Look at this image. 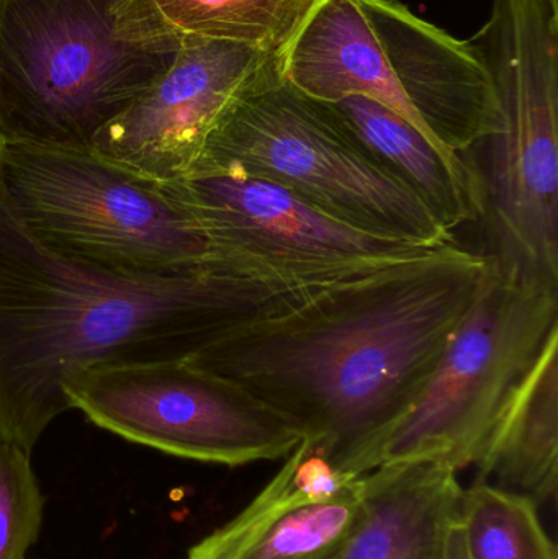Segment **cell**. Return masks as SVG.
I'll list each match as a JSON object with an SVG mask.
<instances>
[{"label":"cell","instance_id":"1","mask_svg":"<svg viewBox=\"0 0 558 559\" xmlns=\"http://www.w3.org/2000/svg\"><path fill=\"white\" fill-rule=\"evenodd\" d=\"M488 271V255L452 242L330 286L186 360L248 391L354 479L425 390Z\"/></svg>","mask_w":558,"mask_h":559},{"label":"cell","instance_id":"8","mask_svg":"<svg viewBox=\"0 0 558 559\" xmlns=\"http://www.w3.org/2000/svg\"><path fill=\"white\" fill-rule=\"evenodd\" d=\"M490 259V258H488ZM558 286L490 271L423 393L370 456L436 460L455 472L480 462L501 417L553 338Z\"/></svg>","mask_w":558,"mask_h":559},{"label":"cell","instance_id":"6","mask_svg":"<svg viewBox=\"0 0 558 559\" xmlns=\"http://www.w3.org/2000/svg\"><path fill=\"white\" fill-rule=\"evenodd\" d=\"M200 166L264 177L369 235L428 248L455 242L330 104L292 87L278 69L226 111L190 169Z\"/></svg>","mask_w":558,"mask_h":559},{"label":"cell","instance_id":"5","mask_svg":"<svg viewBox=\"0 0 558 559\" xmlns=\"http://www.w3.org/2000/svg\"><path fill=\"white\" fill-rule=\"evenodd\" d=\"M467 43L498 107L497 130L461 154L480 192L485 255L558 286V0H494Z\"/></svg>","mask_w":558,"mask_h":559},{"label":"cell","instance_id":"12","mask_svg":"<svg viewBox=\"0 0 558 559\" xmlns=\"http://www.w3.org/2000/svg\"><path fill=\"white\" fill-rule=\"evenodd\" d=\"M295 452V450H294ZM295 455L223 527L187 559H336L363 515V475L336 498L311 501L294 479Z\"/></svg>","mask_w":558,"mask_h":559},{"label":"cell","instance_id":"10","mask_svg":"<svg viewBox=\"0 0 558 559\" xmlns=\"http://www.w3.org/2000/svg\"><path fill=\"white\" fill-rule=\"evenodd\" d=\"M64 394L102 429L197 462H272L304 440L248 391L186 358L88 368L68 381Z\"/></svg>","mask_w":558,"mask_h":559},{"label":"cell","instance_id":"3","mask_svg":"<svg viewBox=\"0 0 558 559\" xmlns=\"http://www.w3.org/2000/svg\"><path fill=\"white\" fill-rule=\"evenodd\" d=\"M180 43L150 0H0V143L92 150Z\"/></svg>","mask_w":558,"mask_h":559},{"label":"cell","instance_id":"17","mask_svg":"<svg viewBox=\"0 0 558 559\" xmlns=\"http://www.w3.org/2000/svg\"><path fill=\"white\" fill-rule=\"evenodd\" d=\"M459 514L471 559H557L531 499L474 481Z\"/></svg>","mask_w":558,"mask_h":559},{"label":"cell","instance_id":"13","mask_svg":"<svg viewBox=\"0 0 558 559\" xmlns=\"http://www.w3.org/2000/svg\"><path fill=\"white\" fill-rule=\"evenodd\" d=\"M458 472L436 460L363 475V515L336 559H441L461 508Z\"/></svg>","mask_w":558,"mask_h":559},{"label":"cell","instance_id":"9","mask_svg":"<svg viewBox=\"0 0 558 559\" xmlns=\"http://www.w3.org/2000/svg\"><path fill=\"white\" fill-rule=\"evenodd\" d=\"M163 186L199 229L209 271L216 274L287 286L340 285L441 249L351 228L238 167H193Z\"/></svg>","mask_w":558,"mask_h":559},{"label":"cell","instance_id":"7","mask_svg":"<svg viewBox=\"0 0 558 559\" xmlns=\"http://www.w3.org/2000/svg\"><path fill=\"white\" fill-rule=\"evenodd\" d=\"M0 183L25 228L62 258L134 275L210 272L202 235L163 182L97 151L0 143Z\"/></svg>","mask_w":558,"mask_h":559},{"label":"cell","instance_id":"14","mask_svg":"<svg viewBox=\"0 0 558 559\" xmlns=\"http://www.w3.org/2000/svg\"><path fill=\"white\" fill-rule=\"evenodd\" d=\"M369 153L454 236L480 222V192L474 169L461 154L436 146L422 131L379 102L349 95L330 104Z\"/></svg>","mask_w":558,"mask_h":559},{"label":"cell","instance_id":"4","mask_svg":"<svg viewBox=\"0 0 558 559\" xmlns=\"http://www.w3.org/2000/svg\"><path fill=\"white\" fill-rule=\"evenodd\" d=\"M278 74L323 104L379 102L449 154L498 127L490 75L467 39L400 0H314L278 52Z\"/></svg>","mask_w":558,"mask_h":559},{"label":"cell","instance_id":"15","mask_svg":"<svg viewBox=\"0 0 558 559\" xmlns=\"http://www.w3.org/2000/svg\"><path fill=\"white\" fill-rule=\"evenodd\" d=\"M475 466V481L523 496L536 506L556 498L558 337L537 358Z\"/></svg>","mask_w":558,"mask_h":559},{"label":"cell","instance_id":"19","mask_svg":"<svg viewBox=\"0 0 558 559\" xmlns=\"http://www.w3.org/2000/svg\"><path fill=\"white\" fill-rule=\"evenodd\" d=\"M441 559H471L468 558L467 545H465L461 514H458L454 524L451 525V531H449L448 538H446L444 550H442Z\"/></svg>","mask_w":558,"mask_h":559},{"label":"cell","instance_id":"11","mask_svg":"<svg viewBox=\"0 0 558 559\" xmlns=\"http://www.w3.org/2000/svg\"><path fill=\"white\" fill-rule=\"evenodd\" d=\"M277 69L278 52L182 39L169 71L98 131L92 150L151 179H177L226 111Z\"/></svg>","mask_w":558,"mask_h":559},{"label":"cell","instance_id":"18","mask_svg":"<svg viewBox=\"0 0 558 559\" xmlns=\"http://www.w3.org/2000/svg\"><path fill=\"white\" fill-rule=\"evenodd\" d=\"M41 522V489L28 450L0 440V559H26Z\"/></svg>","mask_w":558,"mask_h":559},{"label":"cell","instance_id":"2","mask_svg":"<svg viewBox=\"0 0 558 559\" xmlns=\"http://www.w3.org/2000/svg\"><path fill=\"white\" fill-rule=\"evenodd\" d=\"M330 286L134 275L72 261L25 228L0 183V440L32 452L72 409L68 381L88 368L189 358Z\"/></svg>","mask_w":558,"mask_h":559},{"label":"cell","instance_id":"16","mask_svg":"<svg viewBox=\"0 0 558 559\" xmlns=\"http://www.w3.org/2000/svg\"><path fill=\"white\" fill-rule=\"evenodd\" d=\"M161 22L182 39L225 41L281 52L314 0H150Z\"/></svg>","mask_w":558,"mask_h":559}]
</instances>
